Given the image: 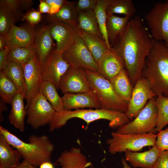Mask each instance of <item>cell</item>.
Segmentation results:
<instances>
[{
	"instance_id": "obj_20",
	"label": "cell",
	"mask_w": 168,
	"mask_h": 168,
	"mask_svg": "<svg viewBox=\"0 0 168 168\" xmlns=\"http://www.w3.org/2000/svg\"><path fill=\"white\" fill-rule=\"evenodd\" d=\"M55 164L59 168H86L91 165L79 147H72L62 152L57 159Z\"/></svg>"
},
{
	"instance_id": "obj_9",
	"label": "cell",
	"mask_w": 168,
	"mask_h": 168,
	"mask_svg": "<svg viewBox=\"0 0 168 168\" xmlns=\"http://www.w3.org/2000/svg\"><path fill=\"white\" fill-rule=\"evenodd\" d=\"M62 55L71 68H82L95 72L98 71L97 63L78 34L73 44L63 53Z\"/></svg>"
},
{
	"instance_id": "obj_13",
	"label": "cell",
	"mask_w": 168,
	"mask_h": 168,
	"mask_svg": "<svg viewBox=\"0 0 168 168\" xmlns=\"http://www.w3.org/2000/svg\"><path fill=\"white\" fill-rule=\"evenodd\" d=\"M58 88L64 94L83 93L90 91L85 69L70 67L61 77Z\"/></svg>"
},
{
	"instance_id": "obj_28",
	"label": "cell",
	"mask_w": 168,
	"mask_h": 168,
	"mask_svg": "<svg viewBox=\"0 0 168 168\" xmlns=\"http://www.w3.org/2000/svg\"><path fill=\"white\" fill-rule=\"evenodd\" d=\"M75 6L74 2H68L56 14L49 15L48 19L51 22L65 23L77 29V12L75 9Z\"/></svg>"
},
{
	"instance_id": "obj_38",
	"label": "cell",
	"mask_w": 168,
	"mask_h": 168,
	"mask_svg": "<svg viewBox=\"0 0 168 168\" xmlns=\"http://www.w3.org/2000/svg\"><path fill=\"white\" fill-rule=\"evenodd\" d=\"M41 14L39 11L32 8L23 15L21 21H26L28 23L34 26L41 20Z\"/></svg>"
},
{
	"instance_id": "obj_45",
	"label": "cell",
	"mask_w": 168,
	"mask_h": 168,
	"mask_svg": "<svg viewBox=\"0 0 168 168\" xmlns=\"http://www.w3.org/2000/svg\"><path fill=\"white\" fill-rule=\"evenodd\" d=\"M37 167L23 160L15 168H37Z\"/></svg>"
},
{
	"instance_id": "obj_36",
	"label": "cell",
	"mask_w": 168,
	"mask_h": 168,
	"mask_svg": "<svg viewBox=\"0 0 168 168\" xmlns=\"http://www.w3.org/2000/svg\"><path fill=\"white\" fill-rule=\"evenodd\" d=\"M22 17L7 7L0 5V34L6 35L11 26Z\"/></svg>"
},
{
	"instance_id": "obj_44",
	"label": "cell",
	"mask_w": 168,
	"mask_h": 168,
	"mask_svg": "<svg viewBox=\"0 0 168 168\" xmlns=\"http://www.w3.org/2000/svg\"><path fill=\"white\" fill-rule=\"evenodd\" d=\"M49 6L55 4L62 7L66 5L68 1L65 0H44Z\"/></svg>"
},
{
	"instance_id": "obj_11",
	"label": "cell",
	"mask_w": 168,
	"mask_h": 168,
	"mask_svg": "<svg viewBox=\"0 0 168 168\" xmlns=\"http://www.w3.org/2000/svg\"><path fill=\"white\" fill-rule=\"evenodd\" d=\"M26 83V110L32 99L39 93L43 82L42 64L37 54L22 67Z\"/></svg>"
},
{
	"instance_id": "obj_27",
	"label": "cell",
	"mask_w": 168,
	"mask_h": 168,
	"mask_svg": "<svg viewBox=\"0 0 168 168\" xmlns=\"http://www.w3.org/2000/svg\"><path fill=\"white\" fill-rule=\"evenodd\" d=\"M77 28L89 34L103 39L99 31L97 18L94 10L77 12Z\"/></svg>"
},
{
	"instance_id": "obj_24",
	"label": "cell",
	"mask_w": 168,
	"mask_h": 168,
	"mask_svg": "<svg viewBox=\"0 0 168 168\" xmlns=\"http://www.w3.org/2000/svg\"><path fill=\"white\" fill-rule=\"evenodd\" d=\"M110 81L117 95L128 105L131 97L133 87L132 85L125 68Z\"/></svg>"
},
{
	"instance_id": "obj_15",
	"label": "cell",
	"mask_w": 168,
	"mask_h": 168,
	"mask_svg": "<svg viewBox=\"0 0 168 168\" xmlns=\"http://www.w3.org/2000/svg\"><path fill=\"white\" fill-rule=\"evenodd\" d=\"M51 35L56 42L55 50L62 54L74 42L77 35V29L65 23L51 22L49 25Z\"/></svg>"
},
{
	"instance_id": "obj_29",
	"label": "cell",
	"mask_w": 168,
	"mask_h": 168,
	"mask_svg": "<svg viewBox=\"0 0 168 168\" xmlns=\"http://www.w3.org/2000/svg\"><path fill=\"white\" fill-rule=\"evenodd\" d=\"M57 89L51 82L43 81L40 88L39 93L42 95L56 112L59 113L65 110L62 98L58 95Z\"/></svg>"
},
{
	"instance_id": "obj_37",
	"label": "cell",
	"mask_w": 168,
	"mask_h": 168,
	"mask_svg": "<svg viewBox=\"0 0 168 168\" xmlns=\"http://www.w3.org/2000/svg\"><path fill=\"white\" fill-rule=\"evenodd\" d=\"M31 0H1L0 5L4 6L22 17V10H28L33 4Z\"/></svg>"
},
{
	"instance_id": "obj_10",
	"label": "cell",
	"mask_w": 168,
	"mask_h": 168,
	"mask_svg": "<svg viewBox=\"0 0 168 168\" xmlns=\"http://www.w3.org/2000/svg\"><path fill=\"white\" fill-rule=\"evenodd\" d=\"M56 112L42 95L39 93L26 109L27 122L32 128L36 129L49 124Z\"/></svg>"
},
{
	"instance_id": "obj_35",
	"label": "cell",
	"mask_w": 168,
	"mask_h": 168,
	"mask_svg": "<svg viewBox=\"0 0 168 168\" xmlns=\"http://www.w3.org/2000/svg\"><path fill=\"white\" fill-rule=\"evenodd\" d=\"M156 103L158 113L156 130L158 132L168 124V97L158 95Z\"/></svg>"
},
{
	"instance_id": "obj_22",
	"label": "cell",
	"mask_w": 168,
	"mask_h": 168,
	"mask_svg": "<svg viewBox=\"0 0 168 168\" xmlns=\"http://www.w3.org/2000/svg\"><path fill=\"white\" fill-rule=\"evenodd\" d=\"M25 96L18 93L13 99L8 119L10 123L21 132L25 130V119L26 110L24 105Z\"/></svg>"
},
{
	"instance_id": "obj_26",
	"label": "cell",
	"mask_w": 168,
	"mask_h": 168,
	"mask_svg": "<svg viewBox=\"0 0 168 168\" xmlns=\"http://www.w3.org/2000/svg\"><path fill=\"white\" fill-rule=\"evenodd\" d=\"M77 32L97 63L101 56L108 50L105 41L80 29L77 30Z\"/></svg>"
},
{
	"instance_id": "obj_41",
	"label": "cell",
	"mask_w": 168,
	"mask_h": 168,
	"mask_svg": "<svg viewBox=\"0 0 168 168\" xmlns=\"http://www.w3.org/2000/svg\"><path fill=\"white\" fill-rule=\"evenodd\" d=\"M153 168H168V151H161Z\"/></svg>"
},
{
	"instance_id": "obj_17",
	"label": "cell",
	"mask_w": 168,
	"mask_h": 168,
	"mask_svg": "<svg viewBox=\"0 0 168 168\" xmlns=\"http://www.w3.org/2000/svg\"><path fill=\"white\" fill-rule=\"evenodd\" d=\"M97 63V72L110 81L125 69L122 58L111 49L104 54Z\"/></svg>"
},
{
	"instance_id": "obj_18",
	"label": "cell",
	"mask_w": 168,
	"mask_h": 168,
	"mask_svg": "<svg viewBox=\"0 0 168 168\" xmlns=\"http://www.w3.org/2000/svg\"><path fill=\"white\" fill-rule=\"evenodd\" d=\"M62 98L65 110L86 108L101 109L97 96L91 90L83 93H64Z\"/></svg>"
},
{
	"instance_id": "obj_23",
	"label": "cell",
	"mask_w": 168,
	"mask_h": 168,
	"mask_svg": "<svg viewBox=\"0 0 168 168\" xmlns=\"http://www.w3.org/2000/svg\"><path fill=\"white\" fill-rule=\"evenodd\" d=\"M21 156L0 134V168H15L20 163Z\"/></svg>"
},
{
	"instance_id": "obj_3",
	"label": "cell",
	"mask_w": 168,
	"mask_h": 168,
	"mask_svg": "<svg viewBox=\"0 0 168 168\" xmlns=\"http://www.w3.org/2000/svg\"><path fill=\"white\" fill-rule=\"evenodd\" d=\"M0 134L18 150L24 160L31 164L37 167L44 162L51 161L54 146L47 136L32 135L29 137V142H26L2 126Z\"/></svg>"
},
{
	"instance_id": "obj_48",
	"label": "cell",
	"mask_w": 168,
	"mask_h": 168,
	"mask_svg": "<svg viewBox=\"0 0 168 168\" xmlns=\"http://www.w3.org/2000/svg\"><path fill=\"white\" fill-rule=\"evenodd\" d=\"M121 163L123 166V168H132L129 166L126 162V161L123 157H122L121 159Z\"/></svg>"
},
{
	"instance_id": "obj_46",
	"label": "cell",
	"mask_w": 168,
	"mask_h": 168,
	"mask_svg": "<svg viewBox=\"0 0 168 168\" xmlns=\"http://www.w3.org/2000/svg\"><path fill=\"white\" fill-rule=\"evenodd\" d=\"M7 46V43L6 35L0 34V50L4 49Z\"/></svg>"
},
{
	"instance_id": "obj_1",
	"label": "cell",
	"mask_w": 168,
	"mask_h": 168,
	"mask_svg": "<svg viewBox=\"0 0 168 168\" xmlns=\"http://www.w3.org/2000/svg\"><path fill=\"white\" fill-rule=\"evenodd\" d=\"M154 42L138 16L128 21L123 34L111 49L123 59L132 86L142 77L146 58Z\"/></svg>"
},
{
	"instance_id": "obj_5",
	"label": "cell",
	"mask_w": 168,
	"mask_h": 168,
	"mask_svg": "<svg viewBox=\"0 0 168 168\" xmlns=\"http://www.w3.org/2000/svg\"><path fill=\"white\" fill-rule=\"evenodd\" d=\"M85 71L90 89L97 96L101 108L125 113L128 105L117 95L110 81L97 72Z\"/></svg>"
},
{
	"instance_id": "obj_42",
	"label": "cell",
	"mask_w": 168,
	"mask_h": 168,
	"mask_svg": "<svg viewBox=\"0 0 168 168\" xmlns=\"http://www.w3.org/2000/svg\"><path fill=\"white\" fill-rule=\"evenodd\" d=\"M10 48L7 46L0 50V71L3 70L8 62V55Z\"/></svg>"
},
{
	"instance_id": "obj_8",
	"label": "cell",
	"mask_w": 168,
	"mask_h": 168,
	"mask_svg": "<svg viewBox=\"0 0 168 168\" xmlns=\"http://www.w3.org/2000/svg\"><path fill=\"white\" fill-rule=\"evenodd\" d=\"M144 19L152 38L168 48V0L155 3Z\"/></svg>"
},
{
	"instance_id": "obj_16",
	"label": "cell",
	"mask_w": 168,
	"mask_h": 168,
	"mask_svg": "<svg viewBox=\"0 0 168 168\" xmlns=\"http://www.w3.org/2000/svg\"><path fill=\"white\" fill-rule=\"evenodd\" d=\"M35 32L34 26L28 23L20 26L13 24L6 34L7 46L11 49L33 45Z\"/></svg>"
},
{
	"instance_id": "obj_30",
	"label": "cell",
	"mask_w": 168,
	"mask_h": 168,
	"mask_svg": "<svg viewBox=\"0 0 168 168\" xmlns=\"http://www.w3.org/2000/svg\"><path fill=\"white\" fill-rule=\"evenodd\" d=\"M3 70L5 74L14 83L19 92L25 97L26 87L22 67L12 61L8 62Z\"/></svg>"
},
{
	"instance_id": "obj_21",
	"label": "cell",
	"mask_w": 168,
	"mask_h": 168,
	"mask_svg": "<svg viewBox=\"0 0 168 168\" xmlns=\"http://www.w3.org/2000/svg\"><path fill=\"white\" fill-rule=\"evenodd\" d=\"M53 39L49 25L43 26L36 30L34 45L42 64L47 60L54 49Z\"/></svg>"
},
{
	"instance_id": "obj_31",
	"label": "cell",
	"mask_w": 168,
	"mask_h": 168,
	"mask_svg": "<svg viewBox=\"0 0 168 168\" xmlns=\"http://www.w3.org/2000/svg\"><path fill=\"white\" fill-rule=\"evenodd\" d=\"M106 12L107 16L121 14L131 19L135 14L136 8L132 0H109Z\"/></svg>"
},
{
	"instance_id": "obj_6",
	"label": "cell",
	"mask_w": 168,
	"mask_h": 168,
	"mask_svg": "<svg viewBox=\"0 0 168 168\" xmlns=\"http://www.w3.org/2000/svg\"><path fill=\"white\" fill-rule=\"evenodd\" d=\"M111 138L106 143L109 145V152L112 155L128 151L138 152L147 146L155 145L157 135L149 133L143 134H121L116 132L111 133Z\"/></svg>"
},
{
	"instance_id": "obj_47",
	"label": "cell",
	"mask_w": 168,
	"mask_h": 168,
	"mask_svg": "<svg viewBox=\"0 0 168 168\" xmlns=\"http://www.w3.org/2000/svg\"><path fill=\"white\" fill-rule=\"evenodd\" d=\"M40 168H54L51 161H47L42 163L40 166Z\"/></svg>"
},
{
	"instance_id": "obj_4",
	"label": "cell",
	"mask_w": 168,
	"mask_h": 168,
	"mask_svg": "<svg viewBox=\"0 0 168 168\" xmlns=\"http://www.w3.org/2000/svg\"><path fill=\"white\" fill-rule=\"evenodd\" d=\"M73 118L82 119L87 125L98 120L106 119L110 122L109 127L114 129H117L131 121L125 113L101 108L64 110L61 112H56L49 124V131L51 132L61 128L65 125L69 120Z\"/></svg>"
},
{
	"instance_id": "obj_43",
	"label": "cell",
	"mask_w": 168,
	"mask_h": 168,
	"mask_svg": "<svg viewBox=\"0 0 168 168\" xmlns=\"http://www.w3.org/2000/svg\"><path fill=\"white\" fill-rule=\"evenodd\" d=\"M39 6V11L41 13H47L49 14L50 7L44 0H40Z\"/></svg>"
},
{
	"instance_id": "obj_32",
	"label": "cell",
	"mask_w": 168,
	"mask_h": 168,
	"mask_svg": "<svg viewBox=\"0 0 168 168\" xmlns=\"http://www.w3.org/2000/svg\"><path fill=\"white\" fill-rule=\"evenodd\" d=\"M36 54L34 44L28 47H14L10 49L8 60L15 62L23 67Z\"/></svg>"
},
{
	"instance_id": "obj_34",
	"label": "cell",
	"mask_w": 168,
	"mask_h": 168,
	"mask_svg": "<svg viewBox=\"0 0 168 168\" xmlns=\"http://www.w3.org/2000/svg\"><path fill=\"white\" fill-rule=\"evenodd\" d=\"M18 89L13 82L5 73L0 71V95L5 103L11 104L13 99L18 93Z\"/></svg>"
},
{
	"instance_id": "obj_39",
	"label": "cell",
	"mask_w": 168,
	"mask_h": 168,
	"mask_svg": "<svg viewBox=\"0 0 168 168\" xmlns=\"http://www.w3.org/2000/svg\"><path fill=\"white\" fill-rule=\"evenodd\" d=\"M156 146L161 151H168V127L156 134Z\"/></svg>"
},
{
	"instance_id": "obj_12",
	"label": "cell",
	"mask_w": 168,
	"mask_h": 168,
	"mask_svg": "<svg viewBox=\"0 0 168 168\" xmlns=\"http://www.w3.org/2000/svg\"><path fill=\"white\" fill-rule=\"evenodd\" d=\"M156 96L147 80L142 77L133 88L128 109L125 113L127 117L132 120L145 107L147 101Z\"/></svg>"
},
{
	"instance_id": "obj_33",
	"label": "cell",
	"mask_w": 168,
	"mask_h": 168,
	"mask_svg": "<svg viewBox=\"0 0 168 168\" xmlns=\"http://www.w3.org/2000/svg\"><path fill=\"white\" fill-rule=\"evenodd\" d=\"M109 0H98L94 10L95 13L99 31L108 50L111 47L110 44L106 28L107 15L106 9Z\"/></svg>"
},
{
	"instance_id": "obj_14",
	"label": "cell",
	"mask_w": 168,
	"mask_h": 168,
	"mask_svg": "<svg viewBox=\"0 0 168 168\" xmlns=\"http://www.w3.org/2000/svg\"><path fill=\"white\" fill-rule=\"evenodd\" d=\"M62 54L53 49L47 60L42 64L43 81H49L58 88L62 76L70 68Z\"/></svg>"
},
{
	"instance_id": "obj_25",
	"label": "cell",
	"mask_w": 168,
	"mask_h": 168,
	"mask_svg": "<svg viewBox=\"0 0 168 168\" xmlns=\"http://www.w3.org/2000/svg\"><path fill=\"white\" fill-rule=\"evenodd\" d=\"M130 19L114 15L107 16L106 28L109 41L111 47L123 34Z\"/></svg>"
},
{
	"instance_id": "obj_2",
	"label": "cell",
	"mask_w": 168,
	"mask_h": 168,
	"mask_svg": "<svg viewBox=\"0 0 168 168\" xmlns=\"http://www.w3.org/2000/svg\"><path fill=\"white\" fill-rule=\"evenodd\" d=\"M142 77L148 82L157 96L168 97V48L154 40L145 61Z\"/></svg>"
},
{
	"instance_id": "obj_7",
	"label": "cell",
	"mask_w": 168,
	"mask_h": 168,
	"mask_svg": "<svg viewBox=\"0 0 168 168\" xmlns=\"http://www.w3.org/2000/svg\"><path fill=\"white\" fill-rule=\"evenodd\" d=\"M156 97L148 101L135 118L128 123L117 128L115 132L121 134H156L158 116Z\"/></svg>"
},
{
	"instance_id": "obj_40",
	"label": "cell",
	"mask_w": 168,
	"mask_h": 168,
	"mask_svg": "<svg viewBox=\"0 0 168 168\" xmlns=\"http://www.w3.org/2000/svg\"><path fill=\"white\" fill-rule=\"evenodd\" d=\"M98 0H79L75 5L77 12L89 10H94Z\"/></svg>"
},
{
	"instance_id": "obj_19",
	"label": "cell",
	"mask_w": 168,
	"mask_h": 168,
	"mask_svg": "<svg viewBox=\"0 0 168 168\" xmlns=\"http://www.w3.org/2000/svg\"><path fill=\"white\" fill-rule=\"evenodd\" d=\"M161 151L156 145L143 152L127 151L125 152V159L134 168H153Z\"/></svg>"
}]
</instances>
